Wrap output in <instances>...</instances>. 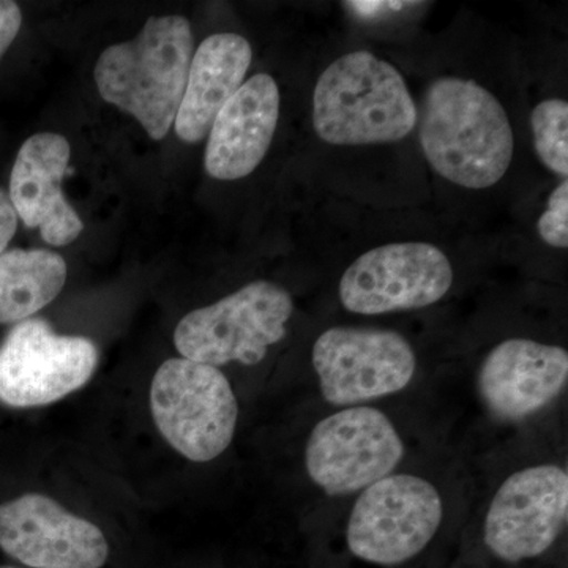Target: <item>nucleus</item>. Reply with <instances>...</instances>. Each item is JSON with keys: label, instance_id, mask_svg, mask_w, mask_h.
Segmentation results:
<instances>
[{"label": "nucleus", "instance_id": "5701e85b", "mask_svg": "<svg viewBox=\"0 0 568 568\" xmlns=\"http://www.w3.org/2000/svg\"><path fill=\"white\" fill-rule=\"evenodd\" d=\"M0 568H18V567L6 566V567H0Z\"/></svg>", "mask_w": 568, "mask_h": 568}, {"label": "nucleus", "instance_id": "39448f33", "mask_svg": "<svg viewBox=\"0 0 568 568\" xmlns=\"http://www.w3.org/2000/svg\"><path fill=\"white\" fill-rule=\"evenodd\" d=\"M567 523V463H528L507 474L489 496L480 545L497 566H534L559 547Z\"/></svg>", "mask_w": 568, "mask_h": 568}, {"label": "nucleus", "instance_id": "20e7f679", "mask_svg": "<svg viewBox=\"0 0 568 568\" xmlns=\"http://www.w3.org/2000/svg\"><path fill=\"white\" fill-rule=\"evenodd\" d=\"M417 108L399 71L372 52L355 51L324 70L313 95V125L334 145L386 144L406 138Z\"/></svg>", "mask_w": 568, "mask_h": 568}, {"label": "nucleus", "instance_id": "7ed1b4c3", "mask_svg": "<svg viewBox=\"0 0 568 568\" xmlns=\"http://www.w3.org/2000/svg\"><path fill=\"white\" fill-rule=\"evenodd\" d=\"M447 519L443 487L424 473L399 469L354 496L346 552L366 567H407L433 548Z\"/></svg>", "mask_w": 568, "mask_h": 568}, {"label": "nucleus", "instance_id": "f3484780", "mask_svg": "<svg viewBox=\"0 0 568 568\" xmlns=\"http://www.w3.org/2000/svg\"><path fill=\"white\" fill-rule=\"evenodd\" d=\"M67 264L50 250H11L0 256V323H22L62 293Z\"/></svg>", "mask_w": 568, "mask_h": 568}, {"label": "nucleus", "instance_id": "9d476101", "mask_svg": "<svg viewBox=\"0 0 568 568\" xmlns=\"http://www.w3.org/2000/svg\"><path fill=\"white\" fill-rule=\"evenodd\" d=\"M454 267L443 250L424 242L377 246L362 254L339 280V302L354 315L413 312L443 301Z\"/></svg>", "mask_w": 568, "mask_h": 568}, {"label": "nucleus", "instance_id": "f8f14e48", "mask_svg": "<svg viewBox=\"0 0 568 568\" xmlns=\"http://www.w3.org/2000/svg\"><path fill=\"white\" fill-rule=\"evenodd\" d=\"M566 347L532 338H507L485 355L476 373V395L497 425H525L566 394Z\"/></svg>", "mask_w": 568, "mask_h": 568}, {"label": "nucleus", "instance_id": "4be33fe9", "mask_svg": "<svg viewBox=\"0 0 568 568\" xmlns=\"http://www.w3.org/2000/svg\"><path fill=\"white\" fill-rule=\"evenodd\" d=\"M18 215L11 204L9 193L0 190V256L6 253L11 239L17 234Z\"/></svg>", "mask_w": 568, "mask_h": 568}, {"label": "nucleus", "instance_id": "dca6fc26", "mask_svg": "<svg viewBox=\"0 0 568 568\" xmlns=\"http://www.w3.org/2000/svg\"><path fill=\"white\" fill-rule=\"evenodd\" d=\"M252 58V47L237 33H215L200 44L174 121L182 141L194 144L209 136L219 112L244 84Z\"/></svg>", "mask_w": 568, "mask_h": 568}, {"label": "nucleus", "instance_id": "4468645a", "mask_svg": "<svg viewBox=\"0 0 568 568\" xmlns=\"http://www.w3.org/2000/svg\"><path fill=\"white\" fill-rule=\"evenodd\" d=\"M70 144L59 133H37L21 145L10 178V201L18 219L40 230L48 245L73 244L84 231L81 216L62 192Z\"/></svg>", "mask_w": 568, "mask_h": 568}, {"label": "nucleus", "instance_id": "6ab92c4d", "mask_svg": "<svg viewBox=\"0 0 568 568\" xmlns=\"http://www.w3.org/2000/svg\"><path fill=\"white\" fill-rule=\"evenodd\" d=\"M538 234L548 245L556 248L568 246V182L556 186L548 201V209L538 220Z\"/></svg>", "mask_w": 568, "mask_h": 568}, {"label": "nucleus", "instance_id": "6e6552de", "mask_svg": "<svg viewBox=\"0 0 568 568\" xmlns=\"http://www.w3.org/2000/svg\"><path fill=\"white\" fill-rule=\"evenodd\" d=\"M151 410L163 439L190 462H213L233 444L237 396L215 366L183 357L163 362L153 375Z\"/></svg>", "mask_w": 568, "mask_h": 568}, {"label": "nucleus", "instance_id": "423d86ee", "mask_svg": "<svg viewBox=\"0 0 568 568\" xmlns=\"http://www.w3.org/2000/svg\"><path fill=\"white\" fill-rule=\"evenodd\" d=\"M407 452L406 437L387 410L336 407L310 429L304 469L321 495L345 499L402 469Z\"/></svg>", "mask_w": 568, "mask_h": 568}, {"label": "nucleus", "instance_id": "0eeeda50", "mask_svg": "<svg viewBox=\"0 0 568 568\" xmlns=\"http://www.w3.org/2000/svg\"><path fill=\"white\" fill-rule=\"evenodd\" d=\"M293 295L272 282H253L215 304L183 316L174 331L181 357L222 368L261 364L286 338Z\"/></svg>", "mask_w": 568, "mask_h": 568}, {"label": "nucleus", "instance_id": "412c9836", "mask_svg": "<svg viewBox=\"0 0 568 568\" xmlns=\"http://www.w3.org/2000/svg\"><path fill=\"white\" fill-rule=\"evenodd\" d=\"M418 2H384V0H357V2H347L346 7L358 18L364 20H376L387 13H394L406 9V7L417 6Z\"/></svg>", "mask_w": 568, "mask_h": 568}, {"label": "nucleus", "instance_id": "aec40b11", "mask_svg": "<svg viewBox=\"0 0 568 568\" xmlns=\"http://www.w3.org/2000/svg\"><path fill=\"white\" fill-rule=\"evenodd\" d=\"M21 24L20 7L9 0H0V61L20 33Z\"/></svg>", "mask_w": 568, "mask_h": 568}, {"label": "nucleus", "instance_id": "1a4fd4ad", "mask_svg": "<svg viewBox=\"0 0 568 568\" xmlns=\"http://www.w3.org/2000/svg\"><path fill=\"white\" fill-rule=\"evenodd\" d=\"M317 390L328 406L376 405L409 390L418 376L416 349L387 328L335 325L312 351Z\"/></svg>", "mask_w": 568, "mask_h": 568}, {"label": "nucleus", "instance_id": "f257e3e1", "mask_svg": "<svg viewBox=\"0 0 568 568\" xmlns=\"http://www.w3.org/2000/svg\"><path fill=\"white\" fill-rule=\"evenodd\" d=\"M420 144L440 178L488 189L507 173L514 132L499 100L477 82L439 78L426 92Z\"/></svg>", "mask_w": 568, "mask_h": 568}, {"label": "nucleus", "instance_id": "ddd939ff", "mask_svg": "<svg viewBox=\"0 0 568 568\" xmlns=\"http://www.w3.org/2000/svg\"><path fill=\"white\" fill-rule=\"evenodd\" d=\"M0 548L29 568H103L111 556L99 526L40 493L0 506Z\"/></svg>", "mask_w": 568, "mask_h": 568}, {"label": "nucleus", "instance_id": "2eb2a0df", "mask_svg": "<svg viewBox=\"0 0 568 568\" xmlns=\"http://www.w3.org/2000/svg\"><path fill=\"white\" fill-rule=\"evenodd\" d=\"M280 119V89L271 74H254L216 115L205 171L219 181H237L253 173L271 148Z\"/></svg>", "mask_w": 568, "mask_h": 568}, {"label": "nucleus", "instance_id": "9b49d317", "mask_svg": "<svg viewBox=\"0 0 568 568\" xmlns=\"http://www.w3.org/2000/svg\"><path fill=\"white\" fill-rule=\"evenodd\" d=\"M99 365V349L82 336L59 335L39 317L18 323L0 346V403L51 405L80 390Z\"/></svg>", "mask_w": 568, "mask_h": 568}, {"label": "nucleus", "instance_id": "f03ea898", "mask_svg": "<svg viewBox=\"0 0 568 568\" xmlns=\"http://www.w3.org/2000/svg\"><path fill=\"white\" fill-rule=\"evenodd\" d=\"M193 44L186 18H151L133 40L100 55L93 70L100 95L132 114L152 140H163L181 106Z\"/></svg>", "mask_w": 568, "mask_h": 568}, {"label": "nucleus", "instance_id": "a211bd4d", "mask_svg": "<svg viewBox=\"0 0 568 568\" xmlns=\"http://www.w3.org/2000/svg\"><path fill=\"white\" fill-rule=\"evenodd\" d=\"M534 145L541 163L549 171L568 175V104L566 100L549 99L538 103L530 118Z\"/></svg>", "mask_w": 568, "mask_h": 568}]
</instances>
